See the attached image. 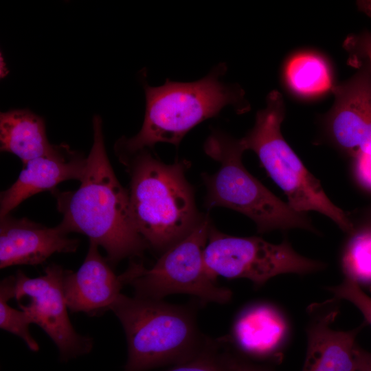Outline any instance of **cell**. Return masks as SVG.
<instances>
[{"mask_svg":"<svg viewBox=\"0 0 371 371\" xmlns=\"http://www.w3.org/2000/svg\"><path fill=\"white\" fill-rule=\"evenodd\" d=\"M284 76L289 89L301 98L322 95L334 86L328 63L316 52H303L293 55L285 65Z\"/></svg>","mask_w":371,"mask_h":371,"instance_id":"17","label":"cell"},{"mask_svg":"<svg viewBox=\"0 0 371 371\" xmlns=\"http://www.w3.org/2000/svg\"><path fill=\"white\" fill-rule=\"evenodd\" d=\"M354 225L364 227L371 232V207L365 213L363 219L357 224L354 223Z\"/></svg>","mask_w":371,"mask_h":371,"instance_id":"26","label":"cell"},{"mask_svg":"<svg viewBox=\"0 0 371 371\" xmlns=\"http://www.w3.org/2000/svg\"><path fill=\"white\" fill-rule=\"evenodd\" d=\"M123 286L120 275H115L106 258L100 255L98 245L92 241L78 271L65 269L63 277L67 308L90 316L110 310Z\"/></svg>","mask_w":371,"mask_h":371,"instance_id":"15","label":"cell"},{"mask_svg":"<svg viewBox=\"0 0 371 371\" xmlns=\"http://www.w3.org/2000/svg\"><path fill=\"white\" fill-rule=\"evenodd\" d=\"M266 102L265 108L257 112L253 128L240 139L245 150L256 154L267 174L286 196L291 208L304 214L321 213L349 235L354 230L353 221L331 201L319 181L283 137L281 126L285 106L282 94L273 90Z\"/></svg>","mask_w":371,"mask_h":371,"instance_id":"6","label":"cell"},{"mask_svg":"<svg viewBox=\"0 0 371 371\" xmlns=\"http://www.w3.org/2000/svg\"><path fill=\"white\" fill-rule=\"evenodd\" d=\"M354 353L356 363L355 371H371V352L363 349L357 344Z\"/></svg>","mask_w":371,"mask_h":371,"instance_id":"25","label":"cell"},{"mask_svg":"<svg viewBox=\"0 0 371 371\" xmlns=\"http://www.w3.org/2000/svg\"><path fill=\"white\" fill-rule=\"evenodd\" d=\"M65 270L50 264L37 278H29L21 270L14 275V298L17 302L28 300L27 304H18L19 308L51 338L64 363L88 354L93 347L92 339L79 335L69 320L63 289Z\"/></svg>","mask_w":371,"mask_h":371,"instance_id":"9","label":"cell"},{"mask_svg":"<svg viewBox=\"0 0 371 371\" xmlns=\"http://www.w3.org/2000/svg\"><path fill=\"white\" fill-rule=\"evenodd\" d=\"M127 341L124 371H147L192 360L213 341L197 326L194 308L120 293L110 308Z\"/></svg>","mask_w":371,"mask_h":371,"instance_id":"4","label":"cell"},{"mask_svg":"<svg viewBox=\"0 0 371 371\" xmlns=\"http://www.w3.org/2000/svg\"><path fill=\"white\" fill-rule=\"evenodd\" d=\"M204 260L215 278H246L256 287L278 275H305L326 267L321 261L298 254L287 239L273 244L258 236H233L221 232L212 225L204 250Z\"/></svg>","mask_w":371,"mask_h":371,"instance_id":"8","label":"cell"},{"mask_svg":"<svg viewBox=\"0 0 371 371\" xmlns=\"http://www.w3.org/2000/svg\"><path fill=\"white\" fill-rule=\"evenodd\" d=\"M229 371H273L262 363L251 360L234 350L229 345Z\"/></svg>","mask_w":371,"mask_h":371,"instance_id":"24","label":"cell"},{"mask_svg":"<svg viewBox=\"0 0 371 371\" xmlns=\"http://www.w3.org/2000/svg\"><path fill=\"white\" fill-rule=\"evenodd\" d=\"M349 79L334 85V103L324 119L331 143L350 158L371 151V72L364 64Z\"/></svg>","mask_w":371,"mask_h":371,"instance_id":"10","label":"cell"},{"mask_svg":"<svg viewBox=\"0 0 371 371\" xmlns=\"http://www.w3.org/2000/svg\"><path fill=\"white\" fill-rule=\"evenodd\" d=\"M326 289L334 297L352 303L361 312L366 324L371 326V297L358 284L344 278L339 284L328 286Z\"/></svg>","mask_w":371,"mask_h":371,"instance_id":"21","label":"cell"},{"mask_svg":"<svg viewBox=\"0 0 371 371\" xmlns=\"http://www.w3.org/2000/svg\"><path fill=\"white\" fill-rule=\"evenodd\" d=\"M87 157L65 144L54 145L52 150L23 164L16 181L0 196V218L10 214L27 198L43 191L52 192L62 181H82Z\"/></svg>","mask_w":371,"mask_h":371,"instance_id":"14","label":"cell"},{"mask_svg":"<svg viewBox=\"0 0 371 371\" xmlns=\"http://www.w3.org/2000/svg\"><path fill=\"white\" fill-rule=\"evenodd\" d=\"M333 297L307 308V348L302 371H355L356 338L366 323L349 330L331 327L340 309Z\"/></svg>","mask_w":371,"mask_h":371,"instance_id":"11","label":"cell"},{"mask_svg":"<svg viewBox=\"0 0 371 371\" xmlns=\"http://www.w3.org/2000/svg\"><path fill=\"white\" fill-rule=\"evenodd\" d=\"M60 225L45 227L27 218L8 214L0 218V268L37 265L55 253H73L79 240L70 238Z\"/></svg>","mask_w":371,"mask_h":371,"instance_id":"13","label":"cell"},{"mask_svg":"<svg viewBox=\"0 0 371 371\" xmlns=\"http://www.w3.org/2000/svg\"><path fill=\"white\" fill-rule=\"evenodd\" d=\"M15 276L3 278L0 284V327L20 337L32 351L38 350V344L29 330L32 324L30 316L23 310L12 308L8 302L14 298Z\"/></svg>","mask_w":371,"mask_h":371,"instance_id":"19","label":"cell"},{"mask_svg":"<svg viewBox=\"0 0 371 371\" xmlns=\"http://www.w3.org/2000/svg\"><path fill=\"white\" fill-rule=\"evenodd\" d=\"M129 175L128 196L136 227L148 248L163 254L201 222L194 190L186 177L190 162H162L151 149L115 151Z\"/></svg>","mask_w":371,"mask_h":371,"instance_id":"2","label":"cell"},{"mask_svg":"<svg viewBox=\"0 0 371 371\" xmlns=\"http://www.w3.org/2000/svg\"><path fill=\"white\" fill-rule=\"evenodd\" d=\"M211 225L205 214L190 234L161 254L150 268L131 262L120 275L123 284L131 285L135 295L141 297L163 300L168 295L186 293L201 302H229L232 292L217 285L216 278L210 273L204 260Z\"/></svg>","mask_w":371,"mask_h":371,"instance_id":"7","label":"cell"},{"mask_svg":"<svg viewBox=\"0 0 371 371\" xmlns=\"http://www.w3.org/2000/svg\"><path fill=\"white\" fill-rule=\"evenodd\" d=\"M345 278L371 292V232L354 225L341 257Z\"/></svg>","mask_w":371,"mask_h":371,"instance_id":"18","label":"cell"},{"mask_svg":"<svg viewBox=\"0 0 371 371\" xmlns=\"http://www.w3.org/2000/svg\"><path fill=\"white\" fill-rule=\"evenodd\" d=\"M93 143L80 187L51 192L63 215L59 224L67 233L79 232L102 246L113 267L122 260L140 257L148 246L131 213L128 190L117 179L104 142L102 121L93 117Z\"/></svg>","mask_w":371,"mask_h":371,"instance_id":"1","label":"cell"},{"mask_svg":"<svg viewBox=\"0 0 371 371\" xmlns=\"http://www.w3.org/2000/svg\"><path fill=\"white\" fill-rule=\"evenodd\" d=\"M289 335L280 310L264 302L249 304L236 315L225 342L241 355L257 362L280 360Z\"/></svg>","mask_w":371,"mask_h":371,"instance_id":"12","label":"cell"},{"mask_svg":"<svg viewBox=\"0 0 371 371\" xmlns=\"http://www.w3.org/2000/svg\"><path fill=\"white\" fill-rule=\"evenodd\" d=\"M230 348L222 338L192 360L175 365L166 371H229Z\"/></svg>","mask_w":371,"mask_h":371,"instance_id":"20","label":"cell"},{"mask_svg":"<svg viewBox=\"0 0 371 371\" xmlns=\"http://www.w3.org/2000/svg\"><path fill=\"white\" fill-rule=\"evenodd\" d=\"M351 159L355 181L362 189L371 192V151L357 153Z\"/></svg>","mask_w":371,"mask_h":371,"instance_id":"23","label":"cell"},{"mask_svg":"<svg viewBox=\"0 0 371 371\" xmlns=\"http://www.w3.org/2000/svg\"><path fill=\"white\" fill-rule=\"evenodd\" d=\"M344 47L348 54V64L357 67L366 65L371 72V33L363 31L351 34L344 42Z\"/></svg>","mask_w":371,"mask_h":371,"instance_id":"22","label":"cell"},{"mask_svg":"<svg viewBox=\"0 0 371 371\" xmlns=\"http://www.w3.org/2000/svg\"><path fill=\"white\" fill-rule=\"evenodd\" d=\"M227 70L226 64L221 63L194 82L167 80L158 87L145 84L143 125L136 135L120 138L115 151L152 149L159 142L178 146L188 132L204 120L216 117L224 108L232 106L238 113L248 111L250 104L241 87L223 80Z\"/></svg>","mask_w":371,"mask_h":371,"instance_id":"3","label":"cell"},{"mask_svg":"<svg viewBox=\"0 0 371 371\" xmlns=\"http://www.w3.org/2000/svg\"><path fill=\"white\" fill-rule=\"evenodd\" d=\"M203 148L220 164L214 174H202L207 188L205 207H223L240 212L255 223L260 234L291 229L318 234L306 214L294 210L248 172L242 161L246 150L240 139L214 130Z\"/></svg>","mask_w":371,"mask_h":371,"instance_id":"5","label":"cell"},{"mask_svg":"<svg viewBox=\"0 0 371 371\" xmlns=\"http://www.w3.org/2000/svg\"><path fill=\"white\" fill-rule=\"evenodd\" d=\"M0 148L26 162L49 153L54 145L47 139L43 117L27 109H14L0 115Z\"/></svg>","mask_w":371,"mask_h":371,"instance_id":"16","label":"cell"}]
</instances>
